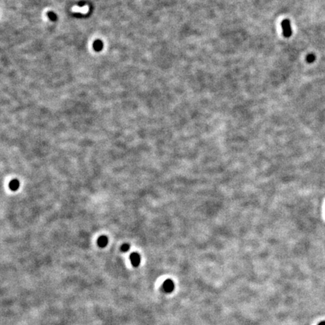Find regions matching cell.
I'll return each mask as SVG.
<instances>
[{
	"instance_id": "8",
	"label": "cell",
	"mask_w": 325,
	"mask_h": 325,
	"mask_svg": "<svg viewBox=\"0 0 325 325\" xmlns=\"http://www.w3.org/2000/svg\"><path fill=\"white\" fill-rule=\"evenodd\" d=\"M129 248H130V245H129V244L125 243V244H124V245H121V251H122L123 252H127V251H129Z\"/></svg>"
},
{
	"instance_id": "1",
	"label": "cell",
	"mask_w": 325,
	"mask_h": 325,
	"mask_svg": "<svg viewBox=\"0 0 325 325\" xmlns=\"http://www.w3.org/2000/svg\"><path fill=\"white\" fill-rule=\"evenodd\" d=\"M282 32H283L284 35L285 37H290L292 33L291 27H290V23L288 20H285L282 23Z\"/></svg>"
},
{
	"instance_id": "7",
	"label": "cell",
	"mask_w": 325,
	"mask_h": 325,
	"mask_svg": "<svg viewBox=\"0 0 325 325\" xmlns=\"http://www.w3.org/2000/svg\"><path fill=\"white\" fill-rule=\"evenodd\" d=\"M315 59H316V57H315L314 54H310L306 57V61L308 63H313L315 61Z\"/></svg>"
},
{
	"instance_id": "3",
	"label": "cell",
	"mask_w": 325,
	"mask_h": 325,
	"mask_svg": "<svg viewBox=\"0 0 325 325\" xmlns=\"http://www.w3.org/2000/svg\"><path fill=\"white\" fill-rule=\"evenodd\" d=\"M130 261L133 267H139L141 263V256L139 253L134 252L130 255Z\"/></svg>"
},
{
	"instance_id": "4",
	"label": "cell",
	"mask_w": 325,
	"mask_h": 325,
	"mask_svg": "<svg viewBox=\"0 0 325 325\" xmlns=\"http://www.w3.org/2000/svg\"><path fill=\"white\" fill-rule=\"evenodd\" d=\"M108 243V239L107 236H101L98 238L97 244L100 248H105Z\"/></svg>"
},
{
	"instance_id": "9",
	"label": "cell",
	"mask_w": 325,
	"mask_h": 325,
	"mask_svg": "<svg viewBox=\"0 0 325 325\" xmlns=\"http://www.w3.org/2000/svg\"><path fill=\"white\" fill-rule=\"evenodd\" d=\"M318 325H325V321H322V322L319 323Z\"/></svg>"
},
{
	"instance_id": "6",
	"label": "cell",
	"mask_w": 325,
	"mask_h": 325,
	"mask_svg": "<svg viewBox=\"0 0 325 325\" xmlns=\"http://www.w3.org/2000/svg\"><path fill=\"white\" fill-rule=\"evenodd\" d=\"M72 11L74 12H79V13H87L88 11V6H84V7H78V6H75V7L72 8Z\"/></svg>"
},
{
	"instance_id": "2",
	"label": "cell",
	"mask_w": 325,
	"mask_h": 325,
	"mask_svg": "<svg viewBox=\"0 0 325 325\" xmlns=\"http://www.w3.org/2000/svg\"><path fill=\"white\" fill-rule=\"evenodd\" d=\"M162 289L166 293H171L175 289V285L174 282L171 279H167L162 284Z\"/></svg>"
},
{
	"instance_id": "5",
	"label": "cell",
	"mask_w": 325,
	"mask_h": 325,
	"mask_svg": "<svg viewBox=\"0 0 325 325\" xmlns=\"http://www.w3.org/2000/svg\"><path fill=\"white\" fill-rule=\"evenodd\" d=\"M20 188V181L17 179H13L10 181L9 188L13 191H16Z\"/></svg>"
}]
</instances>
